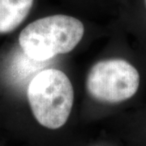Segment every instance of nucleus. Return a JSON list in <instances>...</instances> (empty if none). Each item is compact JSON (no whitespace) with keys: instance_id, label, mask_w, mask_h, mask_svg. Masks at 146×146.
I'll use <instances>...</instances> for the list:
<instances>
[{"instance_id":"obj_5","label":"nucleus","mask_w":146,"mask_h":146,"mask_svg":"<svg viewBox=\"0 0 146 146\" xmlns=\"http://www.w3.org/2000/svg\"><path fill=\"white\" fill-rule=\"evenodd\" d=\"M145 7H146V0H145Z\"/></svg>"},{"instance_id":"obj_1","label":"nucleus","mask_w":146,"mask_h":146,"mask_svg":"<svg viewBox=\"0 0 146 146\" xmlns=\"http://www.w3.org/2000/svg\"><path fill=\"white\" fill-rule=\"evenodd\" d=\"M84 33L82 22L72 16L54 15L28 25L19 36L22 50L29 58L46 61L72 51Z\"/></svg>"},{"instance_id":"obj_4","label":"nucleus","mask_w":146,"mask_h":146,"mask_svg":"<svg viewBox=\"0 0 146 146\" xmlns=\"http://www.w3.org/2000/svg\"><path fill=\"white\" fill-rule=\"evenodd\" d=\"M34 0H0V33L13 31L31 10Z\"/></svg>"},{"instance_id":"obj_2","label":"nucleus","mask_w":146,"mask_h":146,"mask_svg":"<svg viewBox=\"0 0 146 146\" xmlns=\"http://www.w3.org/2000/svg\"><path fill=\"white\" fill-rule=\"evenodd\" d=\"M27 97L36 121L45 127L58 129L66 123L71 114L74 90L65 73L49 68L33 78Z\"/></svg>"},{"instance_id":"obj_3","label":"nucleus","mask_w":146,"mask_h":146,"mask_svg":"<svg viewBox=\"0 0 146 146\" xmlns=\"http://www.w3.org/2000/svg\"><path fill=\"white\" fill-rule=\"evenodd\" d=\"M141 85L138 69L124 58H110L97 63L90 69L86 87L96 100L120 103L132 98Z\"/></svg>"}]
</instances>
